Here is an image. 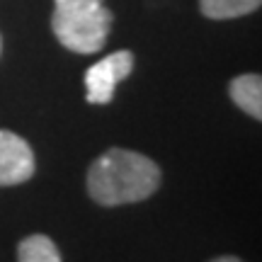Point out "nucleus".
Instances as JSON below:
<instances>
[{
	"label": "nucleus",
	"instance_id": "1a4fd4ad",
	"mask_svg": "<svg viewBox=\"0 0 262 262\" xmlns=\"http://www.w3.org/2000/svg\"><path fill=\"white\" fill-rule=\"evenodd\" d=\"M54 3H104V0H54Z\"/></svg>",
	"mask_w": 262,
	"mask_h": 262
},
{
	"label": "nucleus",
	"instance_id": "7ed1b4c3",
	"mask_svg": "<svg viewBox=\"0 0 262 262\" xmlns=\"http://www.w3.org/2000/svg\"><path fill=\"white\" fill-rule=\"evenodd\" d=\"M136 58L129 49L114 51L102 61L93 63L85 71V90H88V102L90 104H107L112 102L117 85L134 71Z\"/></svg>",
	"mask_w": 262,
	"mask_h": 262
},
{
	"label": "nucleus",
	"instance_id": "423d86ee",
	"mask_svg": "<svg viewBox=\"0 0 262 262\" xmlns=\"http://www.w3.org/2000/svg\"><path fill=\"white\" fill-rule=\"evenodd\" d=\"M262 0H199L202 15L209 19H235L260 10Z\"/></svg>",
	"mask_w": 262,
	"mask_h": 262
},
{
	"label": "nucleus",
	"instance_id": "9d476101",
	"mask_svg": "<svg viewBox=\"0 0 262 262\" xmlns=\"http://www.w3.org/2000/svg\"><path fill=\"white\" fill-rule=\"evenodd\" d=\"M0 54H3V37H0Z\"/></svg>",
	"mask_w": 262,
	"mask_h": 262
},
{
	"label": "nucleus",
	"instance_id": "6e6552de",
	"mask_svg": "<svg viewBox=\"0 0 262 262\" xmlns=\"http://www.w3.org/2000/svg\"><path fill=\"white\" fill-rule=\"evenodd\" d=\"M211 262H243V260H238L233 255H224V257H216V260H211Z\"/></svg>",
	"mask_w": 262,
	"mask_h": 262
},
{
	"label": "nucleus",
	"instance_id": "39448f33",
	"mask_svg": "<svg viewBox=\"0 0 262 262\" xmlns=\"http://www.w3.org/2000/svg\"><path fill=\"white\" fill-rule=\"evenodd\" d=\"M228 95L248 117L262 119V78L257 73H243L228 85Z\"/></svg>",
	"mask_w": 262,
	"mask_h": 262
},
{
	"label": "nucleus",
	"instance_id": "20e7f679",
	"mask_svg": "<svg viewBox=\"0 0 262 262\" xmlns=\"http://www.w3.org/2000/svg\"><path fill=\"white\" fill-rule=\"evenodd\" d=\"M34 175V150L19 134L0 129V187L22 185Z\"/></svg>",
	"mask_w": 262,
	"mask_h": 262
},
{
	"label": "nucleus",
	"instance_id": "f03ea898",
	"mask_svg": "<svg viewBox=\"0 0 262 262\" xmlns=\"http://www.w3.org/2000/svg\"><path fill=\"white\" fill-rule=\"evenodd\" d=\"M114 15L104 3H54L51 29L58 44L75 54H97L107 44Z\"/></svg>",
	"mask_w": 262,
	"mask_h": 262
},
{
	"label": "nucleus",
	"instance_id": "0eeeda50",
	"mask_svg": "<svg viewBox=\"0 0 262 262\" xmlns=\"http://www.w3.org/2000/svg\"><path fill=\"white\" fill-rule=\"evenodd\" d=\"M17 262H61L56 243L44 233L27 235L17 245Z\"/></svg>",
	"mask_w": 262,
	"mask_h": 262
},
{
	"label": "nucleus",
	"instance_id": "f257e3e1",
	"mask_svg": "<svg viewBox=\"0 0 262 262\" xmlns=\"http://www.w3.org/2000/svg\"><path fill=\"white\" fill-rule=\"evenodd\" d=\"M160 187L156 160L129 148H110L88 170V192L97 204L122 206L148 199Z\"/></svg>",
	"mask_w": 262,
	"mask_h": 262
}]
</instances>
